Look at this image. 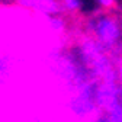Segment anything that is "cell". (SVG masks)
Segmentation results:
<instances>
[{"mask_svg": "<svg viewBox=\"0 0 122 122\" xmlns=\"http://www.w3.org/2000/svg\"><path fill=\"white\" fill-rule=\"evenodd\" d=\"M48 22H50V26H51V29L54 30V32H57V34H61V32H64L66 30V26H67V22H66V19L61 16H51V18H48Z\"/></svg>", "mask_w": 122, "mask_h": 122, "instance_id": "obj_3", "label": "cell"}, {"mask_svg": "<svg viewBox=\"0 0 122 122\" xmlns=\"http://www.w3.org/2000/svg\"><path fill=\"white\" fill-rule=\"evenodd\" d=\"M96 3L103 12H116L118 9V0H96Z\"/></svg>", "mask_w": 122, "mask_h": 122, "instance_id": "obj_4", "label": "cell"}, {"mask_svg": "<svg viewBox=\"0 0 122 122\" xmlns=\"http://www.w3.org/2000/svg\"><path fill=\"white\" fill-rule=\"evenodd\" d=\"M63 12L70 13V15H76L81 10V0H58Z\"/></svg>", "mask_w": 122, "mask_h": 122, "instance_id": "obj_2", "label": "cell"}, {"mask_svg": "<svg viewBox=\"0 0 122 122\" xmlns=\"http://www.w3.org/2000/svg\"><path fill=\"white\" fill-rule=\"evenodd\" d=\"M119 16H121V19H122V10H121V12H119Z\"/></svg>", "mask_w": 122, "mask_h": 122, "instance_id": "obj_5", "label": "cell"}, {"mask_svg": "<svg viewBox=\"0 0 122 122\" xmlns=\"http://www.w3.org/2000/svg\"><path fill=\"white\" fill-rule=\"evenodd\" d=\"M84 34L95 39L111 57L122 55V19L116 12L99 10L84 22Z\"/></svg>", "mask_w": 122, "mask_h": 122, "instance_id": "obj_1", "label": "cell"}]
</instances>
